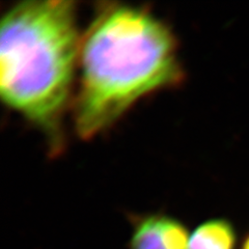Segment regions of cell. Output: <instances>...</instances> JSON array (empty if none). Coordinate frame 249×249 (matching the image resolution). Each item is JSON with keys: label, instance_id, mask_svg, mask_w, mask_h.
Masks as SVG:
<instances>
[{"label": "cell", "instance_id": "obj_1", "mask_svg": "<svg viewBox=\"0 0 249 249\" xmlns=\"http://www.w3.org/2000/svg\"><path fill=\"white\" fill-rule=\"evenodd\" d=\"M72 103L76 133H103L138 101L175 88L185 73L171 27L151 9L101 2L81 37Z\"/></svg>", "mask_w": 249, "mask_h": 249}, {"label": "cell", "instance_id": "obj_2", "mask_svg": "<svg viewBox=\"0 0 249 249\" xmlns=\"http://www.w3.org/2000/svg\"><path fill=\"white\" fill-rule=\"evenodd\" d=\"M77 2L15 3L0 23L2 102L40 130L54 153L64 147V118L73 103L81 37Z\"/></svg>", "mask_w": 249, "mask_h": 249}, {"label": "cell", "instance_id": "obj_3", "mask_svg": "<svg viewBox=\"0 0 249 249\" xmlns=\"http://www.w3.org/2000/svg\"><path fill=\"white\" fill-rule=\"evenodd\" d=\"M129 249H189L185 224L161 213L132 215Z\"/></svg>", "mask_w": 249, "mask_h": 249}, {"label": "cell", "instance_id": "obj_4", "mask_svg": "<svg viewBox=\"0 0 249 249\" xmlns=\"http://www.w3.org/2000/svg\"><path fill=\"white\" fill-rule=\"evenodd\" d=\"M236 232L225 219H210L200 223L189 239V249H233Z\"/></svg>", "mask_w": 249, "mask_h": 249}, {"label": "cell", "instance_id": "obj_5", "mask_svg": "<svg viewBox=\"0 0 249 249\" xmlns=\"http://www.w3.org/2000/svg\"><path fill=\"white\" fill-rule=\"evenodd\" d=\"M242 249H249V236L246 238L245 242H244V244H243Z\"/></svg>", "mask_w": 249, "mask_h": 249}]
</instances>
